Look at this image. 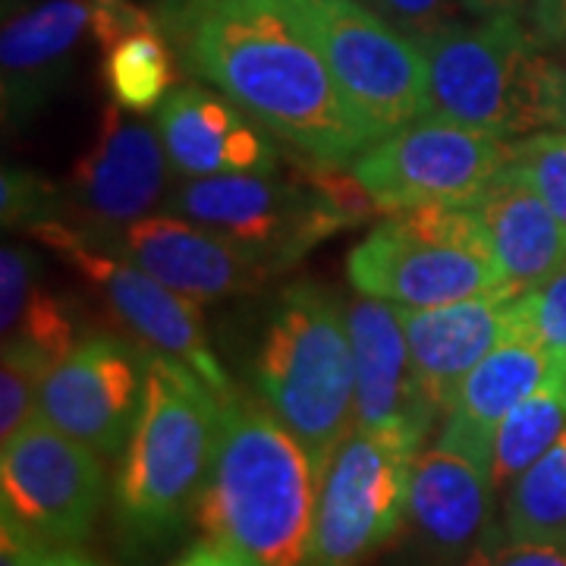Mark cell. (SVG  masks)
I'll return each instance as SVG.
<instances>
[{
  "instance_id": "cell-1",
  "label": "cell",
  "mask_w": 566,
  "mask_h": 566,
  "mask_svg": "<svg viewBox=\"0 0 566 566\" xmlns=\"http://www.w3.org/2000/svg\"><path fill=\"white\" fill-rule=\"evenodd\" d=\"M182 66L318 164H353L371 133L283 0H186L158 13Z\"/></svg>"
},
{
  "instance_id": "cell-2",
  "label": "cell",
  "mask_w": 566,
  "mask_h": 566,
  "mask_svg": "<svg viewBox=\"0 0 566 566\" xmlns=\"http://www.w3.org/2000/svg\"><path fill=\"white\" fill-rule=\"evenodd\" d=\"M322 469L286 424L252 397L221 409L199 497L205 542L240 566H312Z\"/></svg>"
},
{
  "instance_id": "cell-3",
  "label": "cell",
  "mask_w": 566,
  "mask_h": 566,
  "mask_svg": "<svg viewBox=\"0 0 566 566\" xmlns=\"http://www.w3.org/2000/svg\"><path fill=\"white\" fill-rule=\"evenodd\" d=\"M221 409V397L196 371L148 353L139 419L114 485L117 516L136 542L170 538L199 506Z\"/></svg>"
},
{
  "instance_id": "cell-4",
  "label": "cell",
  "mask_w": 566,
  "mask_h": 566,
  "mask_svg": "<svg viewBox=\"0 0 566 566\" xmlns=\"http://www.w3.org/2000/svg\"><path fill=\"white\" fill-rule=\"evenodd\" d=\"M252 371L264 406L324 472L356 428V359L337 296L318 283H290L264 322Z\"/></svg>"
},
{
  "instance_id": "cell-5",
  "label": "cell",
  "mask_w": 566,
  "mask_h": 566,
  "mask_svg": "<svg viewBox=\"0 0 566 566\" xmlns=\"http://www.w3.org/2000/svg\"><path fill=\"white\" fill-rule=\"evenodd\" d=\"M428 66V114L497 139L557 126L560 63L520 17L453 22L419 41Z\"/></svg>"
},
{
  "instance_id": "cell-6",
  "label": "cell",
  "mask_w": 566,
  "mask_h": 566,
  "mask_svg": "<svg viewBox=\"0 0 566 566\" xmlns=\"http://www.w3.org/2000/svg\"><path fill=\"white\" fill-rule=\"evenodd\" d=\"M346 277L363 296L403 308H438L506 293L501 264L469 205L390 211L385 223L353 245Z\"/></svg>"
},
{
  "instance_id": "cell-7",
  "label": "cell",
  "mask_w": 566,
  "mask_h": 566,
  "mask_svg": "<svg viewBox=\"0 0 566 566\" xmlns=\"http://www.w3.org/2000/svg\"><path fill=\"white\" fill-rule=\"evenodd\" d=\"M318 44L334 82L371 133L385 139L428 117V66L422 44L363 0H283Z\"/></svg>"
},
{
  "instance_id": "cell-8",
  "label": "cell",
  "mask_w": 566,
  "mask_h": 566,
  "mask_svg": "<svg viewBox=\"0 0 566 566\" xmlns=\"http://www.w3.org/2000/svg\"><path fill=\"white\" fill-rule=\"evenodd\" d=\"M167 211L211 227L233 243L259 252L277 271L356 221L312 177L308 158L300 174L277 180L271 174H223L182 180L167 199Z\"/></svg>"
},
{
  "instance_id": "cell-9",
  "label": "cell",
  "mask_w": 566,
  "mask_h": 566,
  "mask_svg": "<svg viewBox=\"0 0 566 566\" xmlns=\"http://www.w3.org/2000/svg\"><path fill=\"white\" fill-rule=\"evenodd\" d=\"M422 438L400 428H353L324 465L312 566H359L385 547L406 516Z\"/></svg>"
},
{
  "instance_id": "cell-10",
  "label": "cell",
  "mask_w": 566,
  "mask_h": 566,
  "mask_svg": "<svg viewBox=\"0 0 566 566\" xmlns=\"http://www.w3.org/2000/svg\"><path fill=\"white\" fill-rule=\"evenodd\" d=\"M29 233L80 271L82 281L102 296L142 349L186 365L223 403L237 397V387L208 344L199 303L170 290L133 259L114 255L102 240L63 218L35 223Z\"/></svg>"
},
{
  "instance_id": "cell-11",
  "label": "cell",
  "mask_w": 566,
  "mask_h": 566,
  "mask_svg": "<svg viewBox=\"0 0 566 566\" xmlns=\"http://www.w3.org/2000/svg\"><path fill=\"white\" fill-rule=\"evenodd\" d=\"M506 164L504 139L428 114L371 142L349 170L381 211H406L419 205H472Z\"/></svg>"
},
{
  "instance_id": "cell-12",
  "label": "cell",
  "mask_w": 566,
  "mask_h": 566,
  "mask_svg": "<svg viewBox=\"0 0 566 566\" xmlns=\"http://www.w3.org/2000/svg\"><path fill=\"white\" fill-rule=\"evenodd\" d=\"M107 497L102 453L57 431L41 416L0 453V504L48 545L88 538Z\"/></svg>"
},
{
  "instance_id": "cell-13",
  "label": "cell",
  "mask_w": 566,
  "mask_h": 566,
  "mask_svg": "<svg viewBox=\"0 0 566 566\" xmlns=\"http://www.w3.org/2000/svg\"><path fill=\"white\" fill-rule=\"evenodd\" d=\"M145 371L148 349L92 334L48 365L39 387V416L95 453L117 457L139 419Z\"/></svg>"
},
{
  "instance_id": "cell-14",
  "label": "cell",
  "mask_w": 566,
  "mask_h": 566,
  "mask_svg": "<svg viewBox=\"0 0 566 566\" xmlns=\"http://www.w3.org/2000/svg\"><path fill=\"white\" fill-rule=\"evenodd\" d=\"M170 182V158L155 123L107 104L98 136L63 186L66 211L88 237L102 240L151 214Z\"/></svg>"
},
{
  "instance_id": "cell-15",
  "label": "cell",
  "mask_w": 566,
  "mask_h": 566,
  "mask_svg": "<svg viewBox=\"0 0 566 566\" xmlns=\"http://www.w3.org/2000/svg\"><path fill=\"white\" fill-rule=\"evenodd\" d=\"M126 255L192 303L259 290L277 268L259 252L180 214H148L123 230Z\"/></svg>"
},
{
  "instance_id": "cell-16",
  "label": "cell",
  "mask_w": 566,
  "mask_h": 566,
  "mask_svg": "<svg viewBox=\"0 0 566 566\" xmlns=\"http://www.w3.org/2000/svg\"><path fill=\"white\" fill-rule=\"evenodd\" d=\"M516 300L520 296L488 293L438 308L397 305L416 385L434 416H447L465 375L513 331Z\"/></svg>"
},
{
  "instance_id": "cell-17",
  "label": "cell",
  "mask_w": 566,
  "mask_h": 566,
  "mask_svg": "<svg viewBox=\"0 0 566 566\" xmlns=\"http://www.w3.org/2000/svg\"><path fill=\"white\" fill-rule=\"evenodd\" d=\"M155 126L170 167L182 180L277 170V148L262 136L264 126L223 92L214 95L202 85H180L158 107Z\"/></svg>"
},
{
  "instance_id": "cell-18",
  "label": "cell",
  "mask_w": 566,
  "mask_h": 566,
  "mask_svg": "<svg viewBox=\"0 0 566 566\" xmlns=\"http://www.w3.org/2000/svg\"><path fill=\"white\" fill-rule=\"evenodd\" d=\"M491 463L438 441L412 465L406 516L419 542L441 557H469L494 532Z\"/></svg>"
},
{
  "instance_id": "cell-19",
  "label": "cell",
  "mask_w": 566,
  "mask_h": 566,
  "mask_svg": "<svg viewBox=\"0 0 566 566\" xmlns=\"http://www.w3.org/2000/svg\"><path fill=\"white\" fill-rule=\"evenodd\" d=\"M346 324L356 359V424L375 431L400 428L424 441L438 416L416 385L400 308L359 296L346 305Z\"/></svg>"
},
{
  "instance_id": "cell-20",
  "label": "cell",
  "mask_w": 566,
  "mask_h": 566,
  "mask_svg": "<svg viewBox=\"0 0 566 566\" xmlns=\"http://www.w3.org/2000/svg\"><path fill=\"white\" fill-rule=\"evenodd\" d=\"M560 365L551 359L538 337L520 318L516 303V324L501 344L475 365L457 390L453 403L447 409L441 438L450 447L491 463L494 431L504 416L532 397Z\"/></svg>"
},
{
  "instance_id": "cell-21",
  "label": "cell",
  "mask_w": 566,
  "mask_h": 566,
  "mask_svg": "<svg viewBox=\"0 0 566 566\" xmlns=\"http://www.w3.org/2000/svg\"><path fill=\"white\" fill-rule=\"evenodd\" d=\"M95 0H41L3 22V117L22 123L35 117L66 76L76 44L92 32Z\"/></svg>"
},
{
  "instance_id": "cell-22",
  "label": "cell",
  "mask_w": 566,
  "mask_h": 566,
  "mask_svg": "<svg viewBox=\"0 0 566 566\" xmlns=\"http://www.w3.org/2000/svg\"><path fill=\"white\" fill-rule=\"evenodd\" d=\"M469 208L494 249L510 296L535 290L566 264L564 227L513 161L491 177Z\"/></svg>"
},
{
  "instance_id": "cell-23",
  "label": "cell",
  "mask_w": 566,
  "mask_h": 566,
  "mask_svg": "<svg viewBox=\"0 0 566 566\" xmlns=\"http://www.w3.org/2000/svg\"><path fill=\"white\" fill-rule=\"evenodd\" d=\"M177 48L161 20L102 44V76L111 102L129 114H158L177 82Z\"/></svg>"
},
{
  "instance_id": "cell-24",
  "label": "cell",
  "mask_w": 566,
  "mask_h": 566,
  "mask_svg": "<svg viewBox=\"0 0 566 566\" xmlns=\"http://www.w3.org/2000/svg\"><path fill=\"white\" fill-rule=\"evenodd\" d=\"M566 431V368H557L545 385L520 406H513L494 431L491 475L506 491L528 465L542 460Z\"/></svg>"
},
{
  "instance_id": "cell-25",
  "label": "cell",
  "mask_w": 566,
  "mask_h": 566,
  "mask_svg": "<svg viewBox=\"0 0 566 566\" xmlns=\"http://www.w3.org/2000/svg\"><path fill=\"white\" fill-rule=\"evenodd\" d=\"M501 532L513 542L566 545V431L506 488Z\"/></svg>"
},
{
  "instance_id": "cell-26",
  "label": "cell",
  "mask_w": 566,
  "mask_h": 566,
  "mask_svg": "<svg viewBox=\"0 0 566 566\" xmlns=\"http://www.w3.org/2000/svg\"><path fill=\"white\" fill-rule=\"evenodd\" d=\"M48 365L51 363L29 344L20 340L3 344V363H0V441L3 444L17 438L39 416V387Z\"/></svg>"
},
{
  "instance_id": "cell-27",
  "label": "cell",
  "mask_w": 566,
  "mask_h": 566,
  "mask_svg": "<svg viewBox=\"0 0 566 566\" xmlns=\"http://www.w3.org/2000/svg\"><path fill=\"white\" fill-rule=\"evenodd\" d=\"M7 340L29 344L32 349H39L48 363H57L61 356H66L73 346L80 344L76 340V322H73L66 303L61 296H54L51 290H44L41 283L25 296L13 327L3 331V344Z\"/></svg>"
},
{
  "instance_id": "cell-28",
  "label": "cell",
  "mask_w": 566,
  "mask_h": 566,
  "mask_svg": "<svg viewBox=\"0 0 566 566\" xmlns=\"http://www.w3.org/2000/svg\"><path fill=\"white\" fill-rule=\"evenodd\" d=\"M510 161L526 174L566 233V129L523 136L510 145Z\"/></svg>"
},
{
  "instance_id": "cell-29",
  "label": "cell",
  "mask_w": 566,
  "mask_h": 566,
  "mask_svg": "<svg viewBox=\"0 0 566 566\" xmlns=\"http://www.w3.org/2000/svg\"><path fill=\"white\" fill-rule=\"evenodd\" d=\"M66 214V196L51 180L32 170L7 167L0 177V218L3 227L32 230L41 221H54Z\"/></svg>"
},
{
  "instance_id": "cell-30",
  "label": "cell",
  "mask_w": 566,
  "mask_h": 566,
  "mask_svg": "<svg viewBox=\"0 0 566 566\" xmlns=\"http://www.w3.org/2000/svg\"><path fill=\"white\" fill-rule=\"evenodd\" d=\"M520 318L551 353V359L566 368V264L557 268L545 283L523 293Z\"/></svg>"
},
{
  "instance_id": "cell-31",
  "label": "cell",
  "mask_w": 566,
  "mask_h": 566,
  "mask_svg": "<svg viewBox=\"0 0 566 566\" xmlns=\"http://www.w3.org/2000/svg\"><path fill=\"white\" fill-rule=\"evenodd\" d=\"M368 3L416 41L431 39L434 32L460 22V13L465 10L463 0H368Z\"/></svg>"
},
{
  "instance_id": "cell-32",
  "label": "cell",
  "mask_w": 566,
  "mask_h": 566,
  "mask_svg": "<svg viewBox=\"0 0 566 566\" xmlns=\"http://www.w3.org/2000/svg\"><path fill=\"white\" fill-rule=\"evenodd\" d=\"M463 566H566V545L557 542H513L504 532H491Z\"/></svg>"
},
{
  "instance_id": "cell-33",
  "label": "cell",
  "mask_w": 566,
  "mask_h": 566,
  "mask_svg": "<svg viewBox=\"0 0 566 566\" xmlns=\"http://www.w3.org/2000/svg\"><path fill=\"white\" fill-rule=\"evenodd\" d=\"M39 255L25 245H3L0 252V334L10 331L25 296L39 286Z\"/></svg>"
},
{
  "instance_id": "cell-34",
  "label": "cell",
  "mask_w": 566,
  "mask_h": 566,
  "mask_svg": "<svg viewBox=\"0 0 566 566\" xmlns=\"http://www.w3.org/2000/svg\"><path fill=\"white\" fill-rule=\"evenodd\" d=\"M48 542L25 528L13 513H0V566H39Z\"/></svg>"
},
{
  "instance_id": "cell-35",
  "label": "cell",
  "mask_w": 566,
  "mask_h": 566,
  "mask_svg": "<svg viewBox=\"0 0 566 566\" xmlns=\"http://www.w3.org/2000/svg\"><path fill=\"white\" fill-rule=\"evenodd\" d=\"M532 25L545 48H566V0H535Z\"/></svg>"
},
{
  "instance_id": "cell-36",
  "label": "cell",
  "mask_w": 566,
  "mask_h": 566,
  "mask_svg": "<svg viewBox=\"0 0 566 566\" xmlns=\"http://www.w3.org/2000/svg\"><path fill=\"white\" fill-rule=\"evenodd\" d=\"M174 566H240V564H237L230 554H223L218 545L205 542V545H196L192 551H186Z\"/></svg>"
},
{
  "instance_id": "cell-37",
  "label": "cell",
  "mask_w": 566,
  "mask_h": 566,
  "mask_svg": "<svg viewBox=\"0 0 566 566\" xmlns=\"http://www.w3.org/2000/svg\"><path fill=\"white\" fill-rule=\"evenodd\" d=\"M465 13H472L475 20H485V17H504V13H513L520 17L526 0H463Z\"/></svg>"
},
{
  "instance_id": "cell-38",
  "label": "cell",
  "mask_w": 566,
  "mask_h": 566,
  "mask_svg": "<svg viewBox=\"0 0 566 566\" xmlns=\"http://www.w3.org/2000/svg\"><path fill=\"white\" fill-rule=\"evenodd\" d=\"M39 566H102V564H98V560H92L88 554L76 551V547L61 545V547H48Z\"/></svg>"
},
{
  "instance_id": "cell-39",
  "label": "cell",
  "mask_w": 566,
  "mask_h": 566,
  "mask_svg": "<svg viewBox=\"0 0 566 566\" xmlns=\"http://www.w3.org/2000/svg\"><path fill=\"white\" fill-rule=\"evenodd\" d=\"M557 126L566 129V63H560V92H557Z\"/></svg>"
},
{
  "instance_id": "cell-40",
  "label": "cell",
  "mask_w": 566,
  "mask_h": 566,
  "mask_svg": "<svg viewBox=\"0 0 566 566\" xmlns=\"http://www.w3.org/2000/svg\"><path fill=\"white\" fill-rule=\"evenodd\" d=\"M177 3H186V0H155V13H161V10H170V7H177Z\"/></svg>"
}]
</instances>
